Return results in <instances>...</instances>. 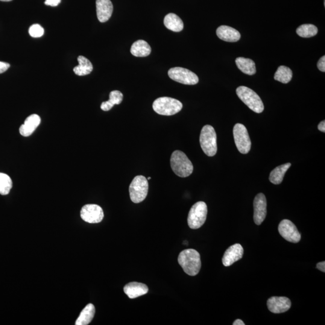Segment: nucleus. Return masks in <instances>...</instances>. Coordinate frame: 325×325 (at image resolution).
I'll return each instance as SVG.
<instances>
[{"label": "nucleus", "instance_id": "1", "mask_svg": "<svg viewBox=\"0 0 325 325\" xmlns=\"http://www.w3.org/2000/svg\"><path fill=\"white\" fill-rule=\"evenodd\" d=\"M178 262L184 272L190 276H195L201 270L200 254L193 249L181 251L178 256Z\"/></svg>", "mask_w": 325, "mask_h": 325}, {"label": "nucleus", "instance_id": "2", "mask_svg": "<svg viewBox=\"0 0 325 325\" xmlns=\"http://www.w3.org/2000/svg\"><path fill=\"white\" fill-rule=\"evenodd\" d=\"M171 166L177 176L186 178L190 176L193 171V164L183 152L177 150L172 154Z\"/></svg>", "mask_w": 325, "mask_h": 325}, {"label": "nucleus", "instance_id": "3", "mask_svg": "<svg viewBox=\"0 0 325 325\" xmlns=\"http://www.w3.org/2000/svg\"><path fill=\"white\" fill-rule=\"evenodd\" d=\"M153 108L155 112L159 115L172 116L182 110L183 104L176 99L161 97L154 101Z\"/></svg>", "mask_w": 325, "mask_h": 325}, {"label": "nucleus", "instance_id": "4", "mask_svg": "<svg viewBox=\"0 0 325 325\" xmlns=\"http://www.w3.org/2000/svg\"><path fill=\"white\" fill-rule=\"evenodd\" d=\"M236 93L241 101L254 112L260 113L264 110V104L261 98L253 90L246 86H240L236 89Z\"/></svg>", "mask_w": 325, "mask_h": 325}, {"label": "nucleus", "instance_id": "5", "mask_svg": "<svg viewBox=\"0 0 325 325\" xmlns=\"http://www.w3.org/2000/svg\"><path fill=\"white\" fill-rule=\"evenodd\" d=\"M200 142L202 149L207 156H215L218 146L216 131L212 126L206 125L202 129Z\"/></svg>", "mask_w": 325, "mask_h": 325}, {"label": "nucleus", "instance_id": "6", "mask_svg": "<svg viewBox=\"0 0 325 325\" xmlns=\"http://www.w3.org/2000/svg\"><path fill=\"white\" fill-rule=\"evenodd\" d=\"M149 184L147 178L142 175L136 176L129 187L131 200L134 203H140L147 197Z\"/></svg>", "mask_w": 325, "mask_h": 325}, {"label": "nucleus", "instance_id": "7", "mask_svg": "<svg viewBox=\"0 0 325 325\" xmlns=\"http://www.w3.org/2000/svg\"><path fill=\"white\" fill-rule=\"evenodd\" d=\"M207 204L203 201L198 202L193 205L189 213L187 223L193 230L201 228L206 222L207 216Z\"/></svg>", "mask_w": 325, "mask_h": 325}, {"label": "nucleus", "instance_id": "8", "mask_svg": "<svg viewBox=\"0 0 325 325\" xmlns=\"http://www.w3.org/2000/svg\"><path fill=\"white\" fill-rule=\"evenodd\" d=\"M234 141L240 153L247 154L251 150V141L247 128L241 124H236L233 128Z\"/></svg>", "mask_w": 325, "mask_h": 325}, {"label": "nucleus", "instance_id": "9", "mask_svg": "<svg viewBox=\"0 0 325 325\" xmlns=\"http://www.w3.org/2000/svg\"><path fill=\"white\" fill-rule=\"evenodd\" d=\"M168 75L172 80L183 84L195 85L199 82V78L194 72L181 67L170 69Z\"/></svg>", "mask_w": 325, "mask_h": 325}, {"label": "nucleus", "instance_id": "10", "mask_svg": "<svg viewBox=\"0 0 325 325\" xmlns=\"http://www.w3.org/2000/svg\"><path fill=\"white\" fill-rule=\"evenodd\" d=\"M81 218L90 224H98L104 218V212L100 206L96 204H87L82 208Z\"/></svg>", "mask_w": 325, "mask_h": 325}, {"label": "nucleus", "instance_id": "11", "mask_svg": "<svg viewBox=\"0 0 325 325\" xmlns=\"http://www.w3.org/2000/svg\"><path fill=\"white\" fill-rule=\"evenodd\" d=\"M280 235L289 242L297 244L301 239V235L295 225L288 219H284L278 226Z\"/></svg>", "mask_w": 325, "mask_h": 325}, {"label": "nucleus", "instance_id": "12", "mask_svg": "<svg viewBox=\"0 0 325 325\" xmlns=\"http://www.w3.org/2000/svg\"><path fill=\"white\" fill-rule=\"evenodd\" d=\"M254 220L255 224L260 225L267 215V201L263 193L258 194L254 201Z\"/></svg>", "mask_w": 325, "mask_h": 325}, {"label": "nucleus", "instance_id": "13", "mask_svg": "<svg viewBox=\"0 0 325 325\" xmlns=\"http://www.w3.org/2000/svg\"><path fill=\"white\" fill-rule=\"evenodd\" d=\"M267 306L269 311L280 314L288 312L291 309L292 303L288 298L274 297L269 299Z\"/></svg>", "mask_w": 325, "mask_h": 325}, {"label": "nucleus", "instance_id": "14", "mask_svg": "<svg viewBox=\"0 0 325 325\" xmlns=\"http://www.w3.org/2000/svg\"><path fill=\"white\" fill-rule=\"evenodd\" d=\"M244 250L241 244H236L228 248L222 258V263L228 267L242 259Z\"/></svg>", "mask_w": 325, "mask_h": 325}, {"label": "nucleus", "instance_id": "15", "mask_svg": "<svg viewBox=\"0 0 325 325\" xmlns=\"http://www.w3.org/2000/svg\"><path fill=\"white\" fill-rule=\"evenodd\" d=\"M96 7L99 22H107L112 16L113 6L110 0H96Z\"/></svg>", "mask_w": 325, "mask_h": 325}, {"label": "nucleus", "instance_id": "16", "mask_svg": "<svg viewBox=\"0 0 325 325\" xmlns=\"http://www.w3.org/2000/svg\"><path fill=\"white\" fill-rule=\"evenodd\" d=\"M217 36L219 39L228 42H236L241 39L239 32L229 26L221 25L216 30Z\"/></svg>", "mask_w": 325, "mask_h": 325}, {"label": "nucleus", "instance_id": "17", "mask_svg": "<svg viewBox=\"0 0 325 325\" xmlns=\"http://www.w3.org/2000/svg\"><path fill=\"white\" fill-rule=\"evenodd\" d=\"M41 119L39 116L33 114L27 117L24 124L19 128V133L22 136L28 137L33 133L34 131L40 124Z\"/></svg>", "mask_w": 325, "mask_h": 325}, {"label": "nucleus", "instance_id": "18", "mask_svg": "<svg viewBox=\"0 0 325 325\" xmlns=\"http://www.w3.org/2000/svg\"><path fill=\"white\" fill-rule=\"evenodd\" d=\"M148 291V288L145 284L137 282L128 283L124 288L125 294L130 299L141 297L147 294Z\"/></svg>", "mask_w": 325, "mask_h": 325}, {"label": "nucleus", "instance_id": "19", "mask_svg": "<svg viewBox=\"0 0 325 325\" xmlns=\"http://www.w3.org/2000/svg\"><path fill=\"white\" fill-rule=\"evenodd\" d=\"M164 24L169 30L174 32H180L183 30L184 24L180 17L175 13H169L164 19Z\"/></svg>", "mask_w": 325, "mask_h": 325}, {"label": "nucleus", "instance_id": "20", "mask_svg": "<svg viewBox=\"0 0 325 325\" xmlns=\"http://www.w3.org/2000/svg\"><path fill=\"white\" fill-rule=\"evenodd\" d=\"M151 48L146 41L138 40L133 43L131 48V53L134 56L143 57L151 54Z\"/></svg>", "mask_w": 325, "mask_h": 325}, {"label": "nucleus", "instance_id": "21", "mask_svg": "<svg viewBox=\"0 0 325 325\" xmlns=\"http://www.w3.org/2000/svg\"><path fill=\"white\" fill-rule=\"evenodd\" d=\"M236 63L238 68L244 74L253 75L256 73V63L250 58L238 57L236 59Z\"/></svg>", "mask_w": 325, "mask_h": 325}, {"label": "nucleus", "instance_id": "22", "mask_svg": "<svg viewBox=\"0 0 325 325\" xmlns=\"http://www.w3.org/2000/svg\"><path fill=\"white\" fill-rule=\"evenodd\" d=\"M95 314V308L92 304H89L83 310L75 322L76 325H87L92 322Z\"/></svg>", "mask_w": 325, "mask_h": 325}, {"label": "nucleus", "instance_id": "23", "mask_svg": "<svg viewBox=\"0 0 325 325\" xmlns=\"http://www.w3.org/2000/svg\"><path fill=\"white\" fill-rule=\"evenodd\" d=\"M78 65L74 68V72L76 75L79 76L87 75L93 71V65L90 61L86 57L80 55L78 57Z\"/></svg>", "mask_w": 325, "mask_h": 325}, {"label": "nucleus", "instance_id": "24", "mask_svg": "<svg viewBox=\"0 0 325 325\" xmlns=\"http://www.w3.org/2000/svg\"><path fill=\"white\" fill-rule=\"evenodd\" d=\"M291 166V163H288L277 167L271 172L270 176H269V180L274 184H280L283 182L286 173Z\"/></svg>", "mask_w": 325, "mask_h": 325}, {"label": "nucleus", "instance_id": "25", "mask_svg": "<svg viewBox=\"0 0 325 325\" xmlns=\"http://www.w3.org/2000/svg\"><path fill=\"white\" fill-rule=\"evenodd\" d=\"M293 77L292 70L286 66H280L274 75L275 80L284 84L289 83Z\"/></svg>", "mask_w": 325, "mask_h": 325}, {"label": "nucleus", "instance_id": "26", "mask_svg": "<svg viewBox=\"0 0 325 325\" xmlns=\"http://www.w3.org/2000/svg\"><path fill=\"white\" fill-rule=\"evenodd\" d=\"M297 33L302 37H312L318 34V29L313 24H303L297 28Z\"/></svg>", "mask_w": 325, "mask_h": 325}, {"label": "nucleus", "instance_id": "27", "mask_svg": "<svg viewBox=\"0 0 325 325\" xmlns=\"http://www.w3.org/2000/svg\"><path fill=\"white\" fill-rule=\"evenodd\" d=\"M12 181L8 175L0 172V194L7 195L12 188Z\"/></svg>", "mask_w": 325, "mask_h": 325}, {"label": "nucleus", "instance_id": "28", "mask_svg": "<svg viewBox=\"0 0 325 325\" xmlns=\"http://www.w3.org/2000/svg\"><path fill=\"white\" fill-rule=\"evenodd\" d=\"M123 100V94L119 90H113L110 93L109 100L111 105H114L120 104Z\"/></svg>", "mask_w": 325, "mask_h": 325}, {"label": "nucleus", "instance_id": "29", "mask_svg": "<svg viewBox=\"0 0 325 325\" xmlns=\"http://www.w3.org/2000/svg\"><path fill=\"white\" fill-rule=\"evenodd\" d=\"M29 34L33 37H40L44 34V29L39 24H33L29 28Z\"/></svg>", "mask_w": 325, "mask_h": 325}, {"label": "nucleus", "instance_id": "30", "mask_svg": "<svg viewBox=\"0 0 325 325\" xmlns=\"http://www.w3.org/2000/svg\"><path fill=\"white\" fill-rule=\"evenodd\" d=\"M318 68L322 72H325V56L324 55L319 59L318 63Z\"/></svg>", "mask_w": 325, "mask_h": 325}, {"label": "nucleus", "instance_id": "31", "mask_svg": "<svg viewBox=\"0 0 325 325\" xmlns=\"http://www.w3.org/2000/svg\"><path fill=\"white\" fill-rule=\"evenodd\" d=\"M113 107V105H111L108 101L102 102L101 105V110L105 111V112L110 110Z\"/></svg>", "mask_w": 325, "mask_h": 325}, {"label": "nucleus", "instance_id": "32", "mask_svg": "<svg viewBox=\"0 0 325 325\" xmlns=\"http://www.w3.org/2000/svg\"><path fill=\"white\" fill-rule=\"evenodd\" d=\"M61 0H45V4L49 6H57L60 3Z\"/></svg>", "mask_w": 325, "mask_h": 325}, {"label": "nucleus", "instance_id": "33", "mask_svg": "<svg viewBox=\"0 0 325 325\" xmlns=\"http://www.w3.org/2000/svg\"><path fill=\"white\" fill-rule=\"evenodd\" d=\"M10 68V64L6 62H2L0 61V74H2L7 71Z\"/></svg>", "mask_w": 325, "mask_h": 325}, {"label": "nucleus", "instance_id": "34", "mask_svg": "<svg viewBox=\"0 0 325 325\" xmlns=\"http://www.w3.org/2000/svg\"><path fill=\"white\" fill-rule=\"evenodd\" d=\"M316 268L319 269V271H321L322 272H324L325 273V262H322L318 263L317 266H316Z\"/></svg>", "mask_w": 325, "mask_h": 325}, {"label": "nucleus", "instance_id": "35", "mask_svg": "<svg viewBox=\"0 0 325 325\" xmlns=\"http://www.w3.org/2000/svg\"><path fill=\"white\" fill-rule=\"evenodd\" d=\"M318 129L319 131H322V132H325V121H322L320 124L318 125Z\"/></svg>", "mask_w": 325, "mask_h": 325}, {"label": "nucleus", "instance_id": "36", "mask_svg": "<svg viewBox=\"0 0 325 325\" xmlns=\"http://www.w3.org/2000/svg\"><path fill=\"white\" fill-rule=\"evenodd\" d=\"M233 325H245V324L241 319H237L236 321L234 322Z\"/></svg>", "mask_w": 325, "mask_h": 325}, {"label": "nucleus", "instance_id": "37", "mask_svg": "<svg viewBox=\"0 0 325 325\" xmlns=\"http://www.w3.org/2000/svg\"><path fill=\"white\" fill-rule=\"evenodd\" d=\"M0 1H12V0H0Z\"/></svg>", "mask_w": 325, "mask_h": 325}, {"label": "nucleus", "instance_id": "38", "mask_svg": "<svg viewBox=\"0 0 325 325\" xmlns=\"http://www.w3.org/2000/svg\"><path fill=\"white\" fill-rule=\"evenodd\" d=\"M151 177H148V178H147V180H151Z\"/></svg>", "mask_w": 325, "mask_h": 325}]
</instances>
